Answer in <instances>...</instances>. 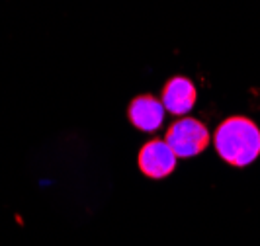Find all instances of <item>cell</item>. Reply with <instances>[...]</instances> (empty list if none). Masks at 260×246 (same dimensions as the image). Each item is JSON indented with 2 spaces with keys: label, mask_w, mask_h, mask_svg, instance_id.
<instances>
[{
  "label": "cell",
  "mask_w": 260,
  "mask_h": 246,
  "mask_svg": "<svg viewBox=\"0 0 260 246\" xmlns=\"http://www.w3.org/2000/svg\"><path fill=\"white\" fill-rule=\"evenodd\" d=\"M176 158L169 143L153 139L139 151V168L149 178H167L176 168Z\"/></svg>",
  "instance_id": "3"
},
{
  "label": "cell",
  "mask_w": 260,
  "mask_h": 246,
  "mask_svg": "<svg viewBox=\"0 0 260 246\" xmlns=\"http://www.w3.org/2000/svg\"><path fill=\"white\" fill-rule=\"evenodd\" d=\"M196 86L186 77H174L162 88V106L174 116L188 114L196 104Z\"/></svg>",
  "instance_id": "4"
},
{
  "label": "cell",
  "mask_w": 260,
  "mask_h": 246,
  "mask_svg": "<svg viewBox=\"0 0 260 246\" xmlns=\"http://www.w3.org/2000/svg\"><path fill=\"white\" fill-rule=\"evenodd\" d=\"M217 155L231 166H248L260 155L258 125L245 116L223 119L213 135Z\"/></svg>",
  "instance_id": "1"
},
{
  "label": "cell",
  "mask_w": 260,
  "mask_h": 246,
  "mask_svg": "<svg viewBox=\"0 0 260 246\" xmlns=\"http://www.w3.org/2000/svg\"><path fill=\"white\" fill-rule=\"evenodd\" d=\"M165 106L162 102H158L156 98L143 94V96H137L133 102L129 104V121L137 127L139 131H156L162 121H165Z\"/></svg>",
  "instance_id": "5"
},
{
  "label": "cell",
  "mask_w": 260,
  "mask_h": 246,
  "mask_svg": "<svg viewBox=\"0 0 260 246\" xmlns=\"http://www.w3.org/2000/svg\"><path fill=\"white\" fill-rule=\"evenodd\" d=\"M165 141L180 158H192L206 151L209 145L208 127L194 117H182L174 121L167 131Z\"/></svg>",
  "instance_id": "2"
}]
</instances>
